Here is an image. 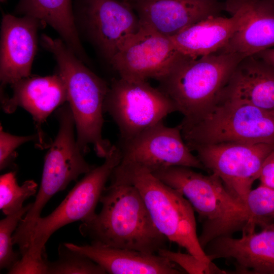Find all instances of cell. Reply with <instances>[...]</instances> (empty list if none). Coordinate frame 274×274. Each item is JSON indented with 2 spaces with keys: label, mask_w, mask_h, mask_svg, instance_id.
Listing matches in <instances>:
<instances>
[{
  "label": "cell",
  "mask_w": 274,
  "mask_h": 274,
  "mask_svg": "<svg viewBox=\"0 0 274 274\" xmlns=\"http://www.w3.org/2000/svg\"><path fill=\"white\" fill-rule=\"evenodd\" d=\"M99 202L100 212L79 226L83 236L107 246L150 254L164 248L166 238L155 226L135 186L111 179Z\"/></svg>",
  "instance_id": "6da1fadb"
},
{
  "label": "cell",
  "mask_w": 274,
  "mask_h": 274,
  "mask_svg": "<svg viewBox=\"0 0 274 274\" xmlns=\"http://www.w3.org/2000/svg\"><path fill=\"white\" fill-rule=\"evenodd\" d=\"M40 43L53 55L58 73L65 82L80 150L84 154L91 145L96 155L105 158L112 146L102 135L104 104L109 84L91 71L61 39L42 34Z\"/></svg>",
  "instance_id": "7a4b0ae2"
},
{
  "label": "cell",
  "mask_w": 274,
  "mask_h": 274,
  "mask_svg": "<svg viewBox=\"0 0 274 274\" xmlns=\"http://www.w3.org/2000/svg\"><path fill=\"white\" fill-rule=\"evenodd\" d=\"M152 174L182 193L198 214L202 224L198 239L203 249L217 237L255 230L244 202L227 190L217 175H204L183 166L167 167Z\"/></svg>",
  "instance_id": "3957f363"
},
{
  "label": "cell",
  "mask_w": 274,
  "mask_h": 274,
  "mask_svg": "<svg viewBox=\"0 0 274 274\" xmlns=\"http://www.w3.org/2000/svg\"><path fill=\"white\" fill-rule=\"evenodd\" d=\"M110 179L131 184L138 189L154 224L166 239L184 248L207 265L216 266L199 243L194 210L182 193L148 170L135 165L120 162Z\"/></svg>",
  "instance_id": "277c9868"
},
{
  "label": "cell",
  "mask_w": 274,
  "mask_h": 274,
  "mask_svg": "<svg viewBox=\"0 0 274 274\" xmlns=\"http://www.w3.org/2000/svg\"><path fill=\"white\" fill-rule=\"evenodd\" d=\"M243 58L238 54L221 51L195 58L184 55L158 81L157 87L183 115L182 121L192 120L218 100Z\"/></svg>",
  "instance_id": "5b68a950"
},
{
  "label": "cell",
  "mask_w": 274,
  "mask_h": 274,
  "mask_svg": "<svg viewBox=\"0 0 274 274\" xmlns=\"http://www.w3.org/2000/svg\"><path fill=\"white\" fill-rule=\"evenodd\" d=\"M121 157L119 147L112 145L101 165L85 174L51 214L35 221L17 244L21 261L45 265L48 260L45 245L52 234L68 224L94 216L106 183Z\"/></svg>",
  "instance_id": "8992f818"
},
{
  "label": "cell",
  "mask_w": 274,
  "mask_h": 274,
  "mask_svg": "<svg viewBox=\"0 0 274 274\" xmlns=\"http://www.w3.org/2000/svg\"><path fill=\"white\" fill-rule=\"evenodd\" d=\"M179 125L190 150L222 142L274 144V111L230 97H221L201 115Z\"/></svg>",
  "instance_id": "52a82bcc"
},
{
  "label": "cell",
  "mask_w": 274,
  "mask_h": 274,
  "mask_svg": "<svg viewBox=\"0 0 274 274\" xmlns=\"http://www.w3.org/2000/svg\"><path fill=\"white\" fill-rule=\"evenodd\" d=\"M56 115L59 122L58 132L45 157L36 199L18 225V229L21 232L28 230L41 217L43 208L54 195L94 167L85 160L78 146L74 119L68 104L58 108Z\"/></svg>",
  "instance_id": "ba28073f"
},
{
  "label": "cell",
  "mask_w": 274,
  "mask_h": 274,
  "mask_svg": "<svg viewBox=\"0 0 274 274\" xmlns=\"http://www.w3.org/2000/svg\"><path fill=\"white\" fill-rule=\"evenodd\" d=\"M104 110L118 128L119 143L133 139L177 111L171 99L147 81H131L120 77L113 78L109 85Z\"/></svg>",
  "instance_id": "9c48e42d"
},
{
  "label": "cell",
  "mask_w": 274,
  "mask_h": 274,
  "mask_svg": "<svg viewBox=\"0 0 274 274\" xmlns=\"http://www.w3.org/2000/svg\"><path fill=\"white\" fill-rule=\"evenodd\" d=\"M73 10L80 38L108 65L141 26L133 9L123 0H74Z\"/></svg>",
  "instance_id": "30bf717a"
},
{
  "label": "cell",
  "mask_w": 274,
  "mask_h": 274,
  "mask_svg": "<svg viewBox=\"0 0 274 274\" xmlns=\"http://www.w3.org/2000/svg\"><path fill=\"white\" fill-rule=\"evenodd\" d=\"M274 144L222 142L196 146L191 150L208 172L217 175L227 190L244 202Z\"/></svg>",
  "instance_id": "8fae6325"
},
{
  "label": "cell",
  "mask_w": 274,
  "mask_h": 274,
  "mask_svg": "<svg viewBox=\"0 0 274 274\" xmlns=\"http://www.w3.org/2000/svg\"><path fill=\"white\" fill-rule=\"evenodd\" d=\"M183 56L170 38L141 25L114 56L109 65L121 78L158 81Z\"/></svg>",
  "instance_id": "7c38bea8"
},
{
  "label": "cell",
  "mask_w": 274,
  "mask_h": 274,
  "mask_svg": "<svg viewBox=\"0 0 274 274\" xmlns=\"http://www.w3.org/2000/svg\"><path fill=\"white\" fill-rule=\"evenodd\" d=\"M117 146L121 152L120 163L139 166L151 173L172 166L206 170L185 143L179 125L168 127L160 122Z\"/></svg>",
  "instance_id": "4fadbf2b"
},
{
  "label": "cell",
  "mask_w": 274,
  "mask_h": 274,
  "mask_svg": "<svg viewBox=\"0 0 274 274\" xmlns=\"http://www.w3.org/2000/svg\"><path fill=\"white\" fill-rule=\"evenodd\" d=\"M11 96L1 90V102L6 113H13L18 107L27 111L32 116L37 130V146L43 149L44 140L42 126L56 109L67 102L65 82L57 73L47 76H30L11 84Z\"/></svg>",
  "instance_id": "5bb4252c"
},
{
  "label": "cell",
  "mask_w": 274,
  "mask_h": 274,
  "mask_svg": "<svg viewBox=\"0 0 274 274\" xmlns=\"http://www.w3.org/2000/svg\"><path fill=\"white\" fill-rule=\"evenodd\" d=\"M29 16L3 15L1 27V89L31 76L38 47V32L45 26Z\"/></svg>",
  "instance_id": "9a60e30c"
},
{
  "label": "cell",
  "mask_w": 274,
  "mask_h": 274,
  "mask_svg": "<svg viewBox=\"0 0 274 274\" xmlns=\"http://www.w3.org/2000/svg\"><path fill=\"white\" fill-rule=\"evenodd\" d=\"M204 251L211 261L224 258L231 262L234 273L274 274V222L258 232H242L238 238L217 237Z\"/></svg>",
  "instance_id": "2e32d148"
},
{
  "label": "cell",
  "mask_w": 274,
  "mask_h": 274,
  "mask_svg": "<svg viewBox=\"0 0 274 274\" xmlns=\"http://www.w3.org/2000/svg\"><path fill=\"white\" fill-rule=\"evenodd\" d=\"M140 24L169 38L224 10L218 0H130Z\"/></svg>",
  "instance_id": "e0dca14e"
},
{
  "label": "cell",
  "mask_w": 274,
  "mask_h": 274,
  "mask_svg": "<svg viewBox=\"0 0 274 274\" xmlns=\"http://www.w3.org/2000/svg\"><path fill=\"white\" fill-rule=\"evenodd\" d=\"M224 10L238 11L242 17L239 28L221 51L243 57L274 48L273 0H226Z\"/></svg>",
  "instance_id": "ac0fdd59"
},
{
  "label": "cell",
  "mask_w": 274,
  "mask_h": 274,
  "mask_svg": "<svg viewBox=\"0 0 274 274\" xmlns=\"http://www.w3.org/2000/svg\"><path fill=\"white\" fill-rule=\"evenodd\" d=\"M70 248L88 257L111 274H180L184 271L158 254L107 246L92 242L79 246L66 243Z\"/></svg>",
  "instance_id": "d6986e66"
},
{
  "label": "cell",
  "mask_w": 274,
  "mask_h": 274,
  "mask_svg": "<svg viewBox=\"0 0 274 274\" xmlns=\"http://www.w3.org/2000/svg\"><path fill=\"white\" fill-rule=\"evenodd\" d=\"M222 96L274 111V67L256 55L244 57L236 66Z\"/></svg>",
  "instance_id": "ffe728a7"
},
{
  "label": "cell",
  "mask_w": 274,
  "mask_h": 274,
  "mask_svg": "<svg viewBox=\"0 0 274 274\" xmlns=\"http://www.w3.org/2000/svg\"><path fill=\"white\" fill-rule=\"evenodd\" d=\"M229 17L210 16L184 29L170 39L179 51L198 58L221 51L239 28L242 17L235 10H226Z\"/></svg>",
  "instance_id": "44dd1931"
},
{
  "label": "cell",
  "mask_w": 274,
  "mask_h": 274,
  "mask_svg": "<svg viewBox=\"0 0 274 274\" xmlns=\"http://www.w3.org/2000/svg\"><path fill=\"white\" fill-rule=\"evenodd\" d=\"M14 12L50 25L77 56L80 59L86 57L76 27L72 0H19Z\"/></svg>",
  "instance_id": "7402d4cb"
},
{
  "label": "cell",
  "mask_w": 274,
  "mask_h": 274,
  "mask_svg": "<svg viewBox=\"0 0 274 274\" xmlns=\"http://www.w3.org/2000/svg\"><path fill=\"white\" fill-rule=\"evenodd\" d=\"M15 171L5 173L0 177V209L6 216L21 210L23 202L33 196L38 184L32 180L19 185Z\"/></svg>",
  "instance_id": "603a6c76"
},
{
  "label": "cell",
  "mask_w": 274,
  "mask_h": 274,
  "mask_svg": "<svg viewBox=\"0 0 274 274\" xmlns=\"http://www.w3.org/2000/svg\"><path fill=\"white\" fill-rule=\"evenodd\" d=\"M58 256L54 261H48L47 274H104L105 270L85 255L59 244Z\"/></svg>",
  "instance_id": "cb8c5ba5"
},
{
  "label": "cell",
  "mask_w": 274,
  "mask_h": 274,
  "mask_svg": "<svg viewBox=\"0 0 274 274\" xmlns=\"http://www.w3.org/2000/svg\"><path fill=\"white\" fill-rule=\"evenodd\" d=\"M244 203L252 227L259 226L262 228L274 222L273 188L260 184L249 191Z\"/></svg>",
  "instance_id": "d4e9b609"
},
{
  "label": "cell",
  "mask_w": 274,
  "mask_h": 274,
  "mask_svg": "<svg viewBox=\"0 0 274 274\" xmlns=\"http://www.w3.org/2000/svg\"><path fill=\"white\" fill-rule=\"evenodd\" d=\"M32 203L21 210L8 215L0 221V268L9 270L20 259L19 253L13 249V233L29 210Z\"/></svg>",
  "instance_id": "484cf974"
},
{
  "label": "cell",
  "mask_w": 274,
  "mask_h": 274,
  "mask_svg": "<svg viewBox=\"0 0 274 274\" xmlns=\"http://www.w3.org/2000/svg\"><path fill=\"white\" fill-rule=\"evenodd\" d=\"M158 254L171 262L178 265L183 270L190 274L227 273L218 267L210 266L190 253L173 252L165 248L159 250Z\"/></svg>",
  "instance_id": "4316f807"
},
{
  "label": "cell",
  "mask_w": 274,
  "mask_h": 274,
  "mask_svg": "<svg viewBox=\"0 0 274 274\" xmlns=\"http://www.w3.org/2000/svg\"><path fill=\"white\" fill-rule=\"evenodd\" d=\"M38 140L37 134L27 136L13 135L0 127V169L10 167L16 157V149L25 143Z\"/></svg>",
  "instance_id": "83f0119b"
},
{
  "label": "cell",
  "mask_w": 274,
  "mask_h": 274,
  "mask_svg": "<svg viewBox=\"0 0 274 274\" xmlns=\"http://www.w3.org/2000/svg\"><path fill=\"white\" fill-rule=\"evenodd\" d=\"M258 179L260 184L274 189V149L266 158Z\"/></svg>",
  "instance_id": "f1b7e54d"
},
{
  "label": "cell",
  "mask_w": 274,
  "mask_h": 274,
  "mask_svg": "<svg viewBox=\"0 0 274 274\" xmlns=\"http://www.w3.org/2000/svg\"><path fill=\"white\" fill-rule=\"evenodd\" d=\"M256 55L274 67V48L262 51Z\"/></svg>",
  "instance_id": "f546056e"
},
{
  "label": "cell",
  "mask_w": 274,
  "mask_h": 274,
  "mask_svg": "<svg viewBox=\"0 0 274 274\" xmlns=\"http://www.w3.org/2000/svg\"><path fill=\"white\" fill-rule=\"evenodd\" d=\"M7 0H0L1 2L2 3H4Z\"/></svg>",
  "instance_id": "4dcf8cb0"
},
{
  "label": "cell",
  "mask_w": 274,
  "mask_h": 274,
  "mask_svg": "<svg viewBox=\"0 0 274 274\" xmlns=\"http://www.w3.org/2000/svg\"><path fill=\"white\" fill-rule=\"evenodd\" d=\"M124 1H130V0H123Z\"/></svg>",
  "instance_id": "1f68e13d"
},
{
  "label": "cell",
  "mask_w": 274,
  "mask_h": 274,
  "mask_svg": "<svg viewBox=\"0 0 274 274\" xmlns=\"http://www.w3.org/2000/svg\"><path fill=\"white\" fill-rule=\"evenodd\" d=\"M273 2H274V0H273Z\"/></svg>",
  "instance_id": "d6a6232c"
}]
</instances>
